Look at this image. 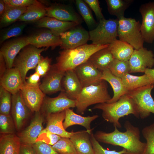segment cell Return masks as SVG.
<instances>
[{
  "label": "cell",
  "mask_w": 154,
  "mask_h": 154,
  "mask_svg": "<svg viewBox=\"0 0 154 154\" xmlns=\"http://www.w3.org/2000/svg\"><path fill=\"white\" fill-rule=\"evenodd\" d=\"M146 140V145L142 154H154V122L144 127L142 130Z\"/></svg>",
  "instance_id": "cell-38"
},
{
  "label": "cell",
  "mask_w": 154,
  "mask_h": 154,
  "mask_svg": "<svg viewBox=\"0 0 154 154\" xmlns=\"http://www.w3.org/2000/svg\"><path fill=\"white\" fill-rule=\"evenodd\" d=\"M32 146L36 154H59L51 145L42 142H37Z\"/></svg>",
  "instance_id": "cell-44"
},
{
  "label": "cell",
  "mask_w": 154,
  "mask_h": 154,
  "mask_svg": "<svg viewBox=\"0 0 154 154\" xmlns=\"http://www.w3.org/2000/svg\"><path fill=\"white\" fill-rule=\"evenodd\" d=\"M144 73L151 77L154 81V68H147Z\"/></svg>",
  "instance_id": "cell-51"
},
{
  "label": "cell",
  "mask_w": 154,
  "mask_h": 154,
  "mask_svg": "<svg viewBox=\"0 0 154 154\" xmlns=\"http://www.w3.org/2000/svg\"><path fill=\"white\" fill-rule=\"evenodd\" d=\"M24 84L20 73L15 68H7L0 76V86L12 95L20 91Z\"/></svg>",
  "instance_id": "cell-22"
},
{
  "label": "cell",
  "mask_w": 154,
  "mask_h": 154,
  "mask_svg": "<svg viewBox=\"0 0 154 154\" xmlns=\"http://www.w3.org/2000/svg\"><path fill=\"white\" fill-rule=\"evenodd\" d=\"M65 116V110L51 114L46 117V126L41 132H48L57 135L61 137L70 138L74 132L66 131L63 125Z\"/></svg>",
  "instance_id": "cell-21"
},
{
  "label": "cell",
  "mask_w": 154,
  "mask_h": 154,
  "mask_svg": "<svg viewBox=\"0 0 154 154\" xmlns=\"http://www.w3.org/2000/svg\"><path fill=\"white\" fill-rule=\"evenodd\" d=\"M92 130L74 132L70 137L78 154H95L90 139Z\"/></svg>",
  "instance_id": "cell-25"
},
{
  "label": "cell",
  "mask_w": 154,
  "mask_h": 154,
  "mask_svg": "<svg viewBox=\"0 0 154 154\" xmlns=\"http://www.w3.org/2000/svg\"><path fill=\"white\" fill-rule=\"evenodd\" d=\"M6 4L3 0L0 1V15L1 16L5 12Z\"/></svg>",
  "instance_id": "cell-52"
},
{
  "label": "cell",
  "mask_w": 154,
  "mask_h": 154,
  "mask_svg": "<svg viewBox=\"0 0 154 154\" xmlns=\"http://www.w3.org/2000/svg\"><path fill=\"white\" fill-rule=\"evenodd\" d=\"M124 127L126 130L125 132L120 131L114 127V130L112 132L99 131L94 135L99 142L122 147L126 150V154H142L146 143L140 140L139 128L128 120L125 122Z\"/></svg>",
  "instance_id": "cell-1"
},
{
  "label": "cell",
  "mask_w": 154,
  "mask_h": 154,
  "mask_svg": "<svg viewBox=\"0 0 154 154\" xmlns=\"http://www.w3.org/2000/svg\"><path fill=\"white\" fill-rule=\"evenodd\" d=\"M46 16L58 20L75 22L78 24L82 22V19L71 7L55 4L46 7Z\"/></svg>",
  "instance_id": "cell-18"
},
{
  "label": "cell",
  "mask_w": 154,
  "mask_h": 154,
  "mask_svg": "<svg viewBox=\"0 0 154 154\" xmlns=\"http://www.w3.org/2000/svg\"><path fill=\"white\" fill-rule=\"evenodd\" d=\"M108 48L114 58L128 61L134 50L127 43L116 39L110 44Z\"/></svg>",
  "instance_id": "cell-30"
},
{
  "label": "cell",
  "mask_w": 154,
  "mask_h": 154,
  "mask_svg": "<svg viewBox=\"0 0 154 154\" xmlns=\"http://www.w3.org/2000/svg\"><path fill=\"white\" fill-rule=\"evenodd\" d=\"M16 130L15 123L11 114H0V134L15 133Z\"/></svg>",
  "instance_id": "cell-40"
},
{
  "label": "cell",
  "mask_w": 154,
  "mask_h": 154,
  "mask_svg": "<svg viewBox=\"0 0 154 154\" xmlns=\"http://www.w3.org/2000/svg\"><path fill=\"white\" fill-rule=\"evenodd\" d=\"M21 145L15 133L0 134V154H20Z\"/></svg>",
  "instance_id": "cell-29"
},
{
  "label": "cell",
  "mask_w": 154,
  "mask_h": 154,
  "mask_svg": "<svg viewBox=\"0 0 154 154\" xmlns=\"http://www.w3.org/2000/svg\"><path fill=\"white\" fill-rule=\"evenodd\" d=\"M64 72L58 69L54 64L52 65L39 85L40 89L45 94L63 91L62 81Z\"/></svg>",
  "instance_id": "cell-16"
},
{
  "label": "cell",
  "mask_w": 154,
  "mask_h": 154,
  "mask_svg": "<svg viewBox=\"0 0 154 154\" xmlns=\"http://www.w3.org/2000/svg\"><path fill=\"white\" fill-rule=\"evenodd\" d=\"M27 9V7H14L6 5L5 12L1 17L0 26L6 27L18 20Z\"/></svg>",
  "instance_id": "cell-33"
},
{
  "label": "cell",
  "mask_w": 154,
  "mask_h": 154,
  "mask_svg": "<svg viewBox=\"0 0 154 154\" xmlns=\"http://www.w3.org/2000/svg\"><path fill=\"white\" fill-rule=\"evenodd\" d=\"M45 8L40 2L35 0L33 4L27 7L26 11L18 20L25 22H37L46 16Z\"/></svg>",
  "instance_id": "cell-31"
},
{
  "label": "cell",
  "mask_w": 154,
  "mask_h": 154,
  "mask_svg": "<svg viewBox=\"0 0 154 154\" xmlns=\"http://www.w3.org/2000/svg\"><path fill=\"white\" fill-rule=\"evenodd\" d=\"M108 11L118 19L124 17L126 10L133 2V0H106Z\"/></svg>",
  "instance_id": "cell-34"
},
{
  "label": "cell",
  "mask_w": 154,
  "mask_h": 154,
  "mask_svg": "<svg viewBox=\"0 0 154 154\" xmlns=\"http://www.w3.org/2000/svg\"><path fill=\"white\" fill-rule=\"evenodd\" d=\"M111 98L108 92L107 84L104 80L98 84L84 87L76 100V112L83 114L89 106L107 103Z\"/></svg>",
  "instance_id": "cell-4"
},
{
  "label": "cell",
  "mask_w": 154,
  "mask_h": 154,
  "mask_svg": "<svg viewBox=\"0 0 154 154\" xmlns=\"http://www.w3.org/2000/svg\"><path fill=\"white\" fill-rule=\"evenodd\" d=\"M90 141L95 154H126V151L124 149L119 151L115 150H110L103 148L94 137V134L92 133L90 136Z\"/></svg>",
  "instance_id": "cell-41"
},
{
  "label": "cell",
  "mask_w": 154,
  "mask_h": 154,
  "mask_svg": "<svg viewBox=\"0 0 154 154\" xmlns=\"http://www.w3.org/2000/svg\"><path fill=\"white\" fill-rule=\"evenodd\" d=\"M29 44L38 48L50 47L52 49L62 44L60 36L53 34L50 30L42 31L26 37Z\"/></svg>",
  "instance_id": "cell-20"
},
{
  "label": "cell",
  "mask_w": 154,
  "mask_h": 154,
  "mask_svg": "<svg viewBox=\"0 0 154 154\" xmlns=\"http://www.w3.org/2000/svg\"><path fill=\"white\" fill-rule=\"evenodd\" d=\"M109 45L87 44L74 48L63 50L59 52L54 64L58 69L64 72L74 69L88 61L94 52L108 47Z\"/></svg>",
  "instance_id": "cell-3"
},
{
  "label": "cell",
  "mask_w": 154,
  "mask_h": 154,
  "mask_svg": "<svg viewBox=\"0 0 154 154\" xmlns=\"http://www.w3.org/2000/svg\"><path fill=\"white\" fill-rule=\"evenodd\" d=\"M154 84H151L128 92L127 94L136 105L142 119L149 117L151 113L154 114V100L151 92Z\"/></svg>",
  "instance_id": "cell-8"
},
{
  "label": "cell",
  "mask_w": 154,
  "mask_h": 154,
  "mask_svg": "<svg viewBox=\"0 0 154 154\" xmlns=\"http://www.w3.org/2000/svg\"><path fill=\"white\" fill-rule=\"evenodd\" d=\"M51 59L48 57H44L41 56L36 67L35 72L41 77H44L50 69L52 65Z\"/></svg>",
  "instance_id": "cell-42"
},
{
  "label": "cell",
  "mask_w": 154,
  "mask_h": 154,
  "mask_svg": "<svg viewBox=\"0 0 154 154\" xmlns=\"http://www.w3.org/2000/svg\"><path fill=\"white\" fill-rule=\"evenodd\" d=\"M118 23L117 18L100 20L97 26L89 32V40L95 44H109L117 37Z\"/></svg>",
  "instance_id": "cell-7"
},
{
  "label": "cell",
  "mask_w": 154,
  "mask_h": 154,
  "mask_svg": "<svg viewBox=\"0 0 154 154\" xmlns=\"http://www.w3.org/2000/svg\"><path fill=\"white\" fill-rule=\"evenodd\" d=\"M64 92L70 99L76 100L82 87L74 69L65 72L62 81Z\"/></svg>",
  "instance_id": "cell-23"
},
{
  "label": "cell",
  "mask_w": 154,
  "mask_h": 154,
  "mask_svg": "<svg viewBox=\"0 0 154 154\" xmlns=\"http://www.w3.org/2000/svg\"><path fill=\"white\" fill-rule=\"evenodd\" d=\"M121 79L128 92L151 84H154V81L144 74L141 76H134L127 73Z\"/></svg>",
  "instance_id": "cell-32"
},
{
  "label": "cell",
  "mask_w": 154,
  "mask_h": 154,
  "mask_svg": "<svg viewBox=\"0 0 154 154\" xmlns=\"http://www.w3.org/2000/svg\"><path fill=\"white\" fill-rule=\"evenodd\" d=\"M114 59L108 46L94 52L90 57L88 61L102 72L106 69H108Z\"/></svg>",
  "instance_id": "cell-28"
},
{
  "label": "cell",
  "mask_w": 154,
  "mask_h": 154,
  "mask_svg": "<svg viewBox=\"0 0 154 154\" xmlns=\"http://www.w3.org/2000/svg\"><path fill=\"white\" fill-rule=\"evenodd\" d=\"M20 154H36L32 145L21 143Z\"/></svg>",
  "instance_id": "cell-49"
},
{
  "label": "cell",
  "mask_w": 154,
  "mask_h": 154,
  "mask_svg": "<svg viewBox=\"0 0 154 154\" xmlns=\"http://www.w3.org/2000/svg\"><path fill=\"white\" fill-rule=\"evenodd\" d=\"M84 1L93 11L99 21L105 19L102 13L98 0H84Z\"/></svg>",
  "instance_id": "cell-46"
},
{
  "label": "cell",
  "mask_w": 154,
  "mask_h": 154,
  "mask_svg": "<svg viewBox=\"0 0 154 154\" xmlns=\"http://www.w3.org/2000/svg\"><path fill=\"white\" fill-rule=\"evenodd\" d=\"M26 25L23 24L13 26L9 29L2 35L0 38V43H3L7 39L20 35L25 28Z\"/></svg>",
  "instance_id": "cell-43"
},
{
  "label": "cell",
  "mask_w": 154,
  "mask_h": 154,
  "mask_svg": "<svg viewBox=\"0 0 154 154\" xmlns=\"http://www.w3.org/2000/svg\"><path fill=\"white\" fill-rule=\"evenodd\" d=\"M139 11L142 17L141 30L144 41L152 43L154 40V1L141 5Z\"/></svg>",
  "instance_id": "cell-13"
},
{
  "label": "cell",
  "mask_w": 154,
  "mask_h": 154,
  "mask_svg": "<svg viewBox=\"0 0 154 154\" xmlns=\"http://www.w3.org/2000/svg\"><path fill=\"white\" fill-rule=\"evenodd\" d=\"M102 111V116L107 121L113 123L114 127L120 128L119 119L129 114L140 117L137 107L132 99L127 94L114 103H104L97 104L92 108Z\"/></svg>",
  "instance_id": "cell-2"
},
{
  "label": "cell",
  "mask_w": 154,
  "mask_h": 154,
  "mask_svg": "<svg viewBox=\"0 0 154 154\" xmlns=\"http://www.w3.org/2000/svg\"><path fill=\"white\" fill-rule=\"evenodd\" d=\"M41 77L38 74L35 72L29 77H26V83L32 86H39L40 84V81Z\"/></svg>",
  "instance_id": "cell-48"
},
{
  "label": "cell",
  "mask_w": 154,
  "mask_h": 154,
  "mask_svg": "<svg viewBox=\"0 0 154 154\" xmlns=\"http://www.w3.org/2000/svg\"><path fill=\"white\" fill-rule=\"evenodd\" d=\"M61 138L60 136L48 132H41L36 140L41 141L52 146Z\"/></svg>",
  "instance_id": "cell-45"
},
{
  "label": "cell",
  "mask_w": 154,
  "mask_h": 154,
  "mask_svg": "<svg viewBox=\"0 0 154 154\" xmlns=\"http://www.w3.org/2000/svg\"><path fill=\"white\" fill-rule=\"evenodd\" d=\"M46 49L38 48L29 44L23 48L15 58L13 67L19 71L24 84L26 83L27 72L31 69H35L41 58V53Z\"/></svg>",
  "instance_id": "cell-6"
},
{
  "label": "cell",
  "mask_w": 154,
  "mask_h": 154,
  "mask_svg": "<svg viewBox=\"0 0 154 154\" xmlns=\"http://www.w3.org/2000/svg\"><path fill=\"white\" fill-rule=\"evenodd\" d=\"M139 21L123 17L118 19L117 37L119 40L131 46L134 49L143 47L144 41Z\"/></svg>",
  "instance_id": "cell-5"
},
{
  "label": "cell",
  "mask_w": 154,
  "mask_h": 154,
  "mask_svg": "<svg viewBox=\"0 0 154 154\" xmlns=\"http://www.w3.org/2000/svg\"><path fill=\"white\" fill-rule=\"evenodd\" d=\"M31 113L22 98L20 91L12 95L11 113L14 120L16 130H22Z\"/></svg>",
  "instance_id": "cell-11"
},
{
  "label": "cell",
  "mask_w": 154,
  "mask_h": 154,
  "mask_svg": "<svg viewBox=\"0 0 154 154\" xmlns=\"http://www.w3.org/2000/svg\"><path fill=\"white\" fill-rule=\"evenodd\" d=\"M98 117V115L84 117L75 113L70 108L65 110V116L63 122L64 128L74 125H79L84 127L86 130H90L91 123Z\"/></svg>",
  "instance_id": "cell-27"
},
{
  "label": "cell",
  "mask_w": 154,
  "mask_h": 154,
  "mask_svg": "<svg viewBox=\"0 0 154 154\" xmlns=\"http://www.w3.org/2000/svg\"><path fill=\"white\" fill-rule=\"evenodd\" d=\"M7 69L4 59L1 54H0V76L2 75Z\"/></svg>",
  "instance_id": "cell-50"
},
{
  "label": "cell",
  "mask_w": 154,
  "mask_h": 154,
  "mask_svg": "<svg viewBox=\"0 0 154 154\" xmlns=\"http://www.w3.org/2000/svg\"><path fill=\"white\" fill-rule=\"evenodd\" d=\"M129 62L130 73H144L147 68H151L154 65V55L152 51L143 47L134 49Z\"/></svg>",
  "instance_id": "cell-12"
},
{
  "label": "cell",
  "mask_w": 154,
  "mask_h": 154,
  "mask_svg": "<svg viewBox=\"0 0 154 154\" xmlns=\"http://www.w3.org/2000/svg\"><path fill=\"white\" fill-rule=\"evenodd\" d=\"M108 69L114 75L121 78L126 74L130 73L129 61H122L115 58Z\"/></svg>",
  "instance_id": "cell-37"
},
{
  "label": "cell",
  "mask_w": 154,
  "mask_h": 154,
  "mask_svg": "<svg viewBox=\"0 0 154 154\" xmlns=\"http://www.w3.org/2000/svg\"><path fill=\"white\" fill-rule=\"evenodd\" d=\"M6 5L14 7H27L35 0H3Z\"/></svg>",
  "instance_id": "cell-47"
},
{
  "label": "cell",
  "mask_w": 154,
  "mask_h": 154,
  "mask_svg": "<svg viewBox=\"0 0 154 154\" xmlns=\"http://www.w3.org/2000/svg\"><path fill=\"white\" fill-rule=\"evenodd\" d=\"M75 2L79 13L88 27L89 29H93L96 25L97 23L94 18L90 8L84 0H76Z\"/></svg>",
  "instance_id": "cell-35"
},
{
  "label": "cell",
  "mask_w": 154,
  "mask_h": 154,
  "mask_svg": "<svg viewBox=\"0 0 154 154\" xmlns=\"http://www.w3.org/2000/svg\"><path fill=\"white\" fill-rule=\"evenodd\" d=\"M63 50L72 49L87 44L89 40V32L78 25L60 34Z\"/></svg>",
  "instance_id": "cell-10"
},
{
  "label": "cell",
  "mask_w": 154,
  "mask_h": 154,
  "mask_svg": "<svg viewBox=\"0 0 154 154\" xmlns=\"http://www.w3.org/2000/svg\"><path fill=\"white\" fill-rule=\"evenodd\" d=\"M12 94L2 87L0 88V114H11Z\"/></svg>",
  "instance_id": "cell-39"
},
{
  "label": "cell",
  "mask_w": 154,
  "mask_h": 154,
  "mask_svg": "<svg viewBox=\"0 0 154 154\" xmlns=\"http://www.w3.org/2000/svg\"><path fill=\"white\" fill-rule=\"evenodd\" d=\"M20 91L25 103L31 112L39 111L46 96L39 86H32L26 83Z\"/></svg>",
  "instance_id": "cell-17"
},
{
  "label": "cell",
  "mask_w": 154,
  "mask_h": 154,
  "mask_svg": "<svg viewBox=\"0 0 154 154\" xmlns=\"http://www.w3.org/2000/svg\"><path fill=\"white\" fill-rule=\"evenodd\" d=\"M102 79L111 85L114 92L113 96L107 103H111L117 101L128 92L124 86L121 78L113 74L110 70L106 69L102 72Z\"/></svg>",
  "instance_id": "cell-26"
},
{
  "label": "cell",
  "mask_w": 154,
  "mask_h": 154,
  "mask_svg": "<svg viewBox=\"0 0 154 154\" xmlns=\"http://www.w3.org/2000/svg\"><path fill=\"white\" fill-rule=\"evenodd\" d=\"M74 70L82 88L98 84L103 80L102 72L88 60L78 66Z\"/></svg>",
  "instance_id": "cell-15"
},
{
  "label": "cell",
  "mask_w": 154,
  "mask_h": 154,
  "mask_svg": "<svg viewBox=\"0 0 154 154\" xmlns=\"http://www.w3.org/2000/svg\"><path fill=\"white\" fill-rule=\"evenodd\" d=\"M36 25L38 27L49 29L57 36L79 25L74 22L60 21L46 16L37 21Z\"/></svg>",
  "instance_id": "cell-24"
},
{
  "label": "cell",
  "mask_w": 154,
  "mask_h": 154,
  "mask_svg": "<svg viewBox=\"0 0 154 154\" xmlns=\"http://www.w3.org/2000/svg\"><path fill=\"white\" fill-rule=\"evenodd\" d=\"M29 44L26 37H21L5 43L0 49V54L5 60L7 68L13 67L14 60L21 50Z\"/></svg>",
  "instance_id": "cell-19"
},
{
  "label": "cell",
  "mask_w": 154,
  "mask_h": 154,
  "mask_svg": "<svg viewBox=\"0 0 154 154\" xmlns=\"http://www.w3.org/2000/svg\"><path fill=\"white\" fill-rule=\"evenodd\" d=\"M44 118L40 111L35 112L29 125L18 133L21 143L32 145L36 142L37 139L44 129L43 124Z\"/></svg>",
  "instance_id": "cell-14"
},
{
  "label": "cell",
  "mask_w": 154,
  "mask_h": 154,
  "mask_svg": "<svg viewBox=\"0 0 154 154\" xmlns=\"http://www.w3.org/2000/svg\"><path fill=\"white\" fill-rule=\"evenodd\" d=\"M76 100L69 98L63 91L54 98L45 96L41 106L40 112L45 117L47 115L60 112L67 109L76 107Z\"/></svg>",
  "instance_id": "cell-9"
},
{
  "label": "cell",
  "mask_w": 154,
  "mask_h": 154,
  "mask_svg": "<svg viewBox=\"0 0 154 154\" xmlns=\"http://www.w3.org/2000/svg\"><path fill=\"white\" fill-rule=\"evenodd\" d=\"M52 146L59 154H78L73 144L69 138L61 137Z\"/></svg>",
  "instance_id": "cell-36"
}]
</instances>
